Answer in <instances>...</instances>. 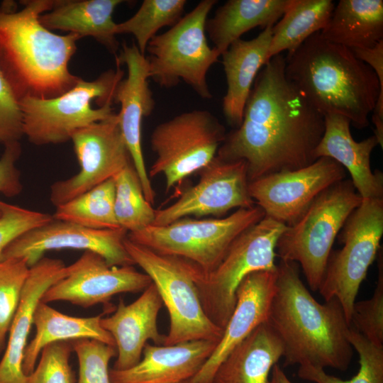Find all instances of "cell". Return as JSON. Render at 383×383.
Listing matches in <instances>:
<instances>
[{"label":"cell","mask_w":383,"mask_h":383,"mask_svg":"<svg viewBox=\"0 0 383 383\" xmlns=\"http://www.w3.org/2000/svg\"><path fill=\"white\" fill-rule=\"evenodd\" d=\"M277 277L274 270H260L247 275L238 286L233 311L215 350L192 383H211L213 374L229 353L257 327L267 322Z\"/></svg>","instance_id":"19"},{"label":"cell","mask_w":383,"mask_h":383,"mask_svg":"<svg viewBox=\"0 0 383 383\" xmlns=\"http://www.w3.org/2000/svg\"><path fill=\"white\" fill-rule=\"evenodd\" d=\"M199 172L196 184L170 206L155 210L152 225L165 226L190 216H220L235 208L248 209L255 205L248 191L245 160H228L216 156Z\"/></svg>","instance_id":"14"},{"label":"cell","mask_w":383,"mask_h":383,"mask_svg":"<svg viewBox=\"0 0 383 383\" xmlns=\"http://www.w3.org/2000/svg\"><path fill=\"white\" fill-rule=\"evenodd\" d=\"M119 66L91 81L80 78L58 96L21 100L23 135L35 145L62 143L70 140L75 131L113 116L114 92L124 75Z\"/></svg>","instance_id":"7"},{"label":"cell","mask_w":383,"mask_h":383,"mask_svg":"<svg viewBox=\"0 0 383 383\" xmlns=\"http://www.w3.org/2000/svg\"><path fill=\"white\" fill-rule=\"evenodd\" d=\"M29 270L23 257L0 261V355L5 350L6 335L18 309Z\"/></svg>","instance_id":"35"},{"label":"cell","mask_w":383,"mask_h":383,"mask_svg":"<svg viewBox=\"0 0 383 383\" xmlns=\"http://www.w3.org/2000/svg\"><path fill=\"white\" fill-rule=\"evenodd\" d=\"M287 226L265 217L240 233L211 272L199 274L190 270L207 317L224 330L235 304L238 286L249 274L274 270L276 244Z\"/></svg>","instance_id":"8"},{"label":"cell","mask_w":383,"mask_h":383,"mask_svg":"<svg viewBox=\"0 0 383 383\" xmlns=\"http://www.w3.org/2000/svg\"><path fill=\"white\" fill-rule=\"evenodd\" d=\"M162 304L152 282L133 302L126 305L121 299L112 315L101 318V326L115 341L117 358L112 369L124 370L135 365L148 340L154 345H163L165 335L157 327V316Z\"/></svg>","instance_id":"20"},{"label":"cell","mask_w":383,"mask_h":383,"mask_svg":"<svg viewBox=\"0 0 383 383\" xmlns=\"http://www.w3.org/2000/svg\"><path fill=\"white\" fill-rule=\"evenodd\" d=\"M118 65L127 67L128 74L118 84L113 102L121 106L117 113L118 125L138 176L144 195L151 204L155 201V191L148 176L142 148V122L155 108V100L149 87V65L136 44L123 43L118 55Z\"/></svg>","instance_id":"18"},{"label":"cell","mask_w":383,"mask_h":383,"mask_svg":"<svg viewBox=\"0 0 383 383\" xmlns=\"http://www.w3.org/2000/svg\"><path fill=\"white\" fill-rule=\"evenodd\" d=\"M218 342L202 340L170 345L147 343L135 365L124 370H109L111 383H179L190 380Z\"/></svg>","instance_id":"21"},{"label":"cell","mask_w":383,"mask_h":383,"mask_svg":"<svg viewBox=\"0 0 383 383\" xmlns=\"http://www.w3.org/2000/svg\"><path fill=\"white\" fill-rule=\"evenodd\" d=\"M335 4L331 0H291L281 19L272 28L268 61L297 48L327 25Z\"/></svg>","instance_id":"30"},{"label":"cell","mask_w":383,"mask_h":383,"mask_svg":"<svg viewBox=\"0 0 383 383\" xmlns=\"http://www.w3.org/2000/svg\"><path fill=\"white\" fill-rule=\"evenodd\" d=\"M126 251L155 284L170 317V329L163 345L194 340L220 341L223 330L205 313L195 282L179 260L156 253L131 241H124Z\"/></svg>","instance_id":"10"},{"label":"cell","mask_w":383,"mask_h":383,"mask_svg":"<svg viewBox=\"0 0 383 383\" xmlns=\"http://www.w3.org/2000/svg\"><path fill=\"white\" fill-rule=\"evenodd\" d=\"M121 0H54L52 9L41 14L40 23L50 30H60L91 37L116 56L118 42L115 9Z\"/></svg>","instance_id":"25"},{"label":"cell","mask_w":383,"mask_h":383,"mask_svg":"<svg viewBox=\"0 0 383 383\" xmlns=\"http://www.w3.org/2000/svg\"><path fill=\"white\" fill-rule=\"evenodd\" d=\"M152 281L133 265L111 266L96 252L86 250L67 274L50 286L41 301H65L84 308L106 304L116 294L144 291Z\"/></svg>","instance_id":"16"},{"label":"cell","mask_w":383,"mask_h":383,"mask_svg":"<svg viewBox=\"0 0 383 383\" xmlns=\"http://www.w3.org/2000/svg\"><path fill=\"white\" fill-rule=\"evenodd\" d=\"M285 74L310 104L323 116L348 118L358 129L370 124L383 145V87L375 72L345 46L317 32L284 56Z\"/></svg>","instance_id":"2"},{"label":"cell","mask_w":383,"mask_h":383,"mask_svg":"<svg viewBox=\"0 0 383 383\" xmlns=\"http://www.w3.org/2000/svg\"><path fill=\"white\" fill-rule=\"evenodd\" d=\"M324 130V116L288 79L280 54L260 70L241 124L226 133L216 156L245 160L251 182L313 163Z\"/></svg>","instance_id":"1"},{"label":"cell","mask_w":383,"mask_h":383,"mask_svg":"<svg viewBox=\"0 0 383 383\" xmlns=\"http://www.w3.org/2000/svg\"><path fill=\"white\" fill-rule=\"evenodd\" d=\"M127 235L122 228L93 229L53 219L15 240L4 251L1 260L23 257L31 267L48 250L76 249L96 252L111 266L133 265L124 245Z\"/></svg>","instance_id":"17"},{"label":"cell","mask_w":383,"mask_h":383,"mask_svg":"<svg viewBox=\"0 0 383 383\" xmlns=\"http://www.w3.org/2000/svg\"><path fill=\"white\" fill-rule=\"evenodd\" d=\"M114 198L115 184L111 178L57 206L52 217L93 229L118 228Z\"/></svg>","instance_id":"31"},{"label":"cell","mask_w":383,"mask_h":383,"mask_svg":"<svg viewBox=\"0 0 383 383\" xmlns=\"http://www.w3.org/2000/svg\"><path fill=\"white\" fill-rule=\"evenodd\" d=\"M4 147L0 157V193L13 197L19 194L23 189L21 174L16 167L21 146L20 142H16Z\"/></svg>","instance_id":"41"},{"label":"cell","mask_w":383,"mask_h":383,"mask_svg":"<svg viewBox=\"0 0 383 383\" xmlns=\"http://www.w3.org/2000/svg\"><path fill=\"white\" fill-rule=\"evenodd\" d=\"M0 6V71L19 102L24 98L51 99L74 87L81 77L71 73L69 62L80 38L57 35L44 27L41 14L54 0H28Z\"/></svg>","instance_id":"4"},{"label":"cell","mask_w":383,"mask_h":383,"mask_svg":"<svg viewBox=\"0 0 383 383\" xmlns=\"http://www.w3.org/2000/svg\"><path fill=\"white\" fill-rule=\"evenodd\" d=\"M269 383H293L287 376L279 363L274 365L271 370Z\"/></svg>","instance_id":"42"},{"label":"cell","mask_w":383,"mask_h":383,"mask_svg":"<svg viewBox=\"0 0 383 383\" xmlns=\"http://www.w3.org/2000/svg\"><path fill=\"white\" fill-rule=\"evenodd\" d=\"M101 318L70 316L40 301L33 319L35 335L23 354L24 374L28 375L33 371L41 350L52 343L89 338L116 347L112 335L101 326Z\"/></svg>","instance_id":"27"},{"label":"cell","mask_w":383,"mask_h":383,"mask_svg":"<svg viewBox=\"0 0 383 383\" xmlns=\"http://www.w3.org/2000/svg\"><path fill=\"white\" fill-rule=\"evenodd\" d=\"M226 135L224 126L207 110L184 112L160 123L150 136L156 158L148 172L150 179L164 175L168 192L208 165Z\"/></svg>","instance_id":"12"},{"label":"cell","mask_w":383,"mask_h":383,"mask_svg":"<svg viewBox=\"0 0 383 383\" xmlns=\"http://www.w3.org/2000/svg\"><path fill=\"white\" fill-rule=\"evenodd\" d=\"M23 135V116L20 102L0 71V143L19 142Z\"/></svg>","instance_id":"40"},{"label":"cell","mask_w":383,"mask_h":383,"mask_svg":"<svg viewBox=\"0 0 383 383\" xmlns=\"http://www.w3.org/2000/svg\"><path fill=\"white\" fill-rule=\"evenodd\" d=\"M66 274L67 266L58 259L43 257L30 267L0 361V383H26L22 365L35 309L45 291Z\"/></svg>","instance_id":"22"},{"label":"cell","mask_w":383,"mask_h":383,"mask_svg":"<svg viewBox=\"0 0 383 383\" xmlns=\"http://www.w3.org/2000/svg\"><path fill=\"white\" fill-rule=\"evenodd\" d=\"M378 277L371 298L355 301L350 326L372 343L383 347V254H377Z\"/></svg>","instance_id":"36"},{"label":"cell","mask_w":383,"mask_h":383,"mask_svg":"<svg viewBox=\"0 0 383 383\" xmlns=\"http://www.w3.org/2000/svg\"><path fill=\"white\" fill-rule=\"evenodd\" d=\"M324 121V133L315 150L316 159L328 157L342 165L362 199H383V174L379 170L372 172L370 163L371 154L379 145L375 135L357 142L348 118L329 113Z\"/></svg>","instance_id":"23"},{"label":"cell","mask_w":383,"mask_h":383,"mask_svg":"<svg viewBox=\"0 0 383 383\" xmlns=\"http://www.w3.org/2000/svg\"><path fill=\"white\" fill-rule=\"evenodd\" d=\"M348 338L359 355L360 369L353 378L343 380L309 364L299 365L298 376L314 383H383V347L372 343L351 327Z\"/></svg>","instance_id":"34"},{"label":"cell","mask_w":383,"mask_h":383,"mask_svg":"<svg viewBox=\"0 0 383 383\" xmlns=\"http://www.w3.org/2000/svg\"><path fill=\"white\" fill-rule=\"evenodd\" d=\"M362 201L350 179L345 178L319 194L279 235L277 256L296 262L313 291L321 284L335 238Z\"/></svg>","instance_id":"5"},{"label":"cell","mask_w":383,"mask_h":383,"mask_svg":"<svg viewBox=\"0 0 383 383\" xmlns=\"http://www.w3.org/2000/svg\"><path fill=\"white\" fill-rule=\"evenodd\" d=\"M70 140L80 170L75 175L55 182L50 187V199L55 207L113 178L133 163L117 113L75 131Z\"/></svg>","instance_id":"13"},{"label":"cell","mask_w":383,"mask_h":383,"mask_svg":"<svg viewBox=\"0 0 383 383\" xmlns=\"http://www.w3.org/2000/svg\"><path fill=\"white\" fill-rule=\"evenodd\" d=\"M346 178L342 165L328 157L308 166L249 182L248 191L265 216L287 226L294 223L323 190Z\"/></svg>","instance_id":"15"},{"label":"cell","mask_w":383,"mask_h":383,"mask_svg":"<svg viewBox=\"0 0 383 383\" xmlns=\"http://www.w3.org/2000/svg\"><path fill=\"white\" fill-rule=\"evenodd\" d=\"M275 292L267 319L283 346L284 365L309 364L346 370L353 348L350 325L340 301L318 302L300 278L299 266L280 260Z\"/></svg>","instance_id":"3"},{"label":"cell","mask_w":383,"mask_h":383,"mask_svg":"<svg viewBox=\"0 0 383 383\" xmlns=\"http://www.w3.org/2000/svg\"><path fill=\"white\" fill-rule=\"evenodd\" d=\"M257 205L238 209L224 218L185 217L165 226L128 233L131 241L182 261L192 271L207 274L220 263L234 240L265 217Z\"/></svg>","instance_id":"6"},{"label":"cell","mask_w":383,"mask_h":383,"mask_svg":"<svg viewBox=\"0 0 383 383\" xmlns=\"http://www.w3.org/2000/svg\"><path fill=\"white\" fill-rule=\"evenodd\" d=\"M185 0H144L135 13L116 24V34H132L140 52L145 55L149 41L165 26H172L182 17Z\"/></svg>","instance_id":"33"},{"label":"cell","mask_w":383,"mask_h":383,"mask_svg":"<svg viewBox=\"0 0 383 383\" xmlns=\"http://www.w3.org/2000/svg\"><path fill=\"white\" fill-rule=\"evenodd\" d=\"M291 0H228L206 23V31L221 54L245 33L273 26Z\"/></svg>","instance_id":"28"},{"label":"cell","mask_w":383,"mask_h":383,"mask_svg":"<svg viewBox=\"0 0 383 383\" xmlns=\"http://www.w3.org/2000/svg\"><path fill=\"white\" fill-rule=\"evenodd\" d=\"M52 215L0 200V260L4 251L24 233L53 220Z\"/></svg>","instance_id":"39"},{"label":"cell","mask_w":383,"mask_h":383,"mask_svg":"<svg viewBox=\"0 0 383 383\" xmlns=\"http://www.w3.org/2000/svg\"><path fill=\"white\" fill-rule=\"evenodd\" d=\"M114 213L120 228L135 232L153 224L155 209L145 197L133 163L114 177Z\"/></svg>","instance_id":"32"},{"label":"cell","mask_w":383,"mask_h":383,"mask_svg":"<svg viewBox=\"0 0 383 383\" xmlns=\"http://www.w3.org/2000/svg\"><path fill=\"white\" fill-rule=\"evenodd\" d=\"M179 383H192V382H191V379H190V380H187V381L182 382H179Z\"/></svg>","instance_id":"43"},{"label":"cell","mask_w":383,"mask_h":383,"mask_svg":"<svg viewBox=\"0 0 383 383\" xmlns=\"http://www.w3.org/2000/svg\"><path fill=\"white\" fill-rule=\"evenodd\" d=\"M73 351L72 341H58L47 345L42 350L39 362L27 375L26 383H74L70 365Z\"/></svg>","instance_id":"38"},{"label":"cell","mask_w":383,"mask_h":383,"mask_svg":"<svg viewBox=\"0 0 383 383\" xmlns=\"http://www.w3.org/2000/svg\"><path fill=\"white\" fill-rule=\"evenodd\" d=\"M282 356L280 339L265 322L229 353L211 383H269L271 370Z\"/></svg>","instance_id":"26"},{"label":"cell","mask_w":383,"mask_h":383,"mask_svg":"<svg viewBox=\"0 0 383 383\" xmlns=\"http://www.w3.org/2000/svg\"><path fill=\"white\" fill-rule=\"evenodd\" d=\"M382 235L383 199H362L337 236L343 248L331 251L328 257L318 291L325 301H340L349 325L360 284L377 257Z\"/></svg>","instance_id":"11"},{"label":"cell","mask_w":383,"mask_h":383,"mask_svg":"<svg viewBox=\"0 0 383 383\" xmlns=\"http://www.w3.org/2000/svg\"><path fill=\"white\" fill-rule=\"evenodd\" d=\"M269 26L255 38L233 42L222 54L227 90L223 99V112L228 123L238 127L255 79L267 63L272 38Z\"/></svg>","instance_id":"24"},{"label":"cell","mask_w":383,"mask_h":383,"mask_svg":"<svg viewBox=\"0 0 383 383\" xmlns=\"http://www.w3.org/2000/svg\"><path fill=\"white\" fill-rule=\"evenodd\" d=\"M319 33L325 40L350 50L371 48L383 40V1H339Z\"/></svg>","instance_id":"29"},{"label":"cell","mask_w":383,"mask_h":383,"mask_svg":"<svg viewBox=\"0 0 383 383\" xmlns=\"http://www.w3.org/2000/svg\"><path fill=\"white\" fill-rule=\"evenodd\" d=\"M72 344L79 361L77 383H111L109 364L117 355L116 347L89 338L74 340Z\"/></svg>","instance_id":"37"},{"label":"cell","mask_w":383,"mask_h":383,"mask_svg":"<svg viewBox=\"0 0 383 383\" xmlns=\"http://www.w3.org/2000/svg\"><path fill=\"white\" fill-rule=\"evenodd\" d=\"M216 2L201 1L167 31L149 41L145 50L149 78L167 89L182 80L201 98L212 97L206 76L221 54L208 44L206 23Z\"/></svg>","instance_id":"9"}]
</instances>
